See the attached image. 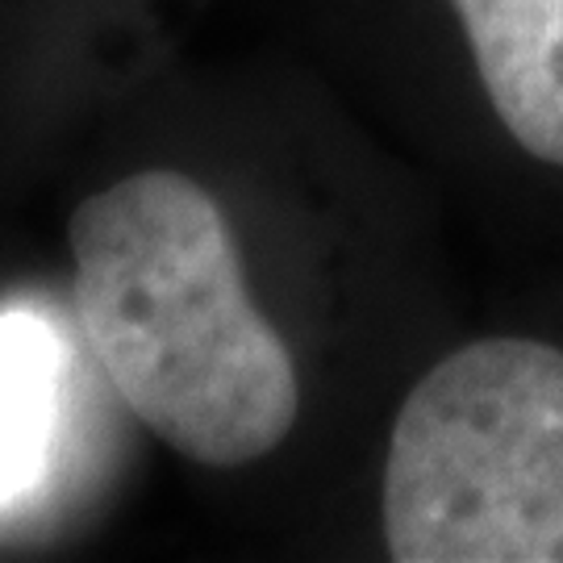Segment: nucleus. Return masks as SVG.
I'll return each mask as SVG.
<instances>
[{"mask_svg":"<svg viewBox=\"0 0 563 563\" xmlns=\"http://www.w3.org/2000/svg\"><path fill=\"white\" fill-rule=\"evenodd\" d=\"M451 9L509 139L563 167V0H451Z\"/></svg>","mask_w":563,"mask_h":563,"instance_id":"7ed1b4c3","label":"nucleus"},{"mask_svg":"<svg viewBox=\"0 0 563 563\" xmlns=\"http://www.w3.org/2000/svg\"><path fill=\"white\" fill-rule=\"evenodd\" d=\"M67 242L88 346L155 439L230 472L292 434L297 363L251 301L234 230L205 184L134 172L76 205Z\"/></svg>","mask_w":563,"mask_h":563,"instance_id":"f257e3e1","label":"nucleus"},{"mask_svg":"<svg viewBox=\"0 0 563 563\" xmlns=\"http://www.w3.org/2000/svg\"><path fill=\"white\" fill-rule=\"evenodd\" d=\"M380 518L401 563H563V346L476 339L409 388Z\"/></svg>","mask_w":563,"mask_h":563,"instance_id":"f03ea898","label":"nucleus"},{"mask_svg":"<svg viewBox=\"0 0 563 563\" xmlns=\"http://www.w3.org/2000/svg\"><path fill=\"white\" fill-rule=\"evenodd\" d=\"M51 430V339L25 318L0 322V501L34 481Z\"/></svg>","mask_w":563,"mask_h":563,"instance_id":"20e7f679","label":"nucleus"}]
</instances>
